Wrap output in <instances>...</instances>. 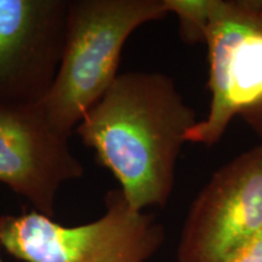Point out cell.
Instances as JSON below:
<instances>
[{"label":"cell","mask_w":262,"mask_h":262,"mask_svg":"<svg viewBox=\"0 0 262 262\" xmlns=\"http://www.w3.org/2000/svg\"><path fill=\"white\" fill-rule=\"evenodd\" d=\"M169 14H175L180 21V35L189 44L203 41L208 22L210 0H164Z\"/></svg>","instance_id":"8"},{"label":"cell","mask_w":262,"mask_h":262,"mask_svg":"<svg viewBox=\"0 0 262 262\" xmlns=\"http://www.w3.org/2000/svg\"><path fill=\"white\" fill-rule=\"evenodd\" d=\"M93 222L63 226L40 212L0 216V245L24 262H146L165 241L152 214L131 209L120 189Z\"/></svg>","instance_id":"3"},{"label":"cell","mask_w":262,"mask_h":262,"mask_svg":"<svg viewBox=\"0 0 262 262\" xmlns=\"http://www.w3.org/2000/svg\"><path fill=\"white\" fill-rule=\"evenodd\" d=\"M222 262H262V228L238 245Z\"/></svg>","instance_id":"9"},{"label":"cell","mask_w":262,"mask_h":262,"mask_svg":"<svg viewBox=\"0 0 262 262\" xmlns=\"http://www.w3.org/2000/svg\"><path fill=\"white\" fill-rule=\"evenodd\" d=\"M84 168L38 104H0V182L54 219L62 185L80 179Z\"/></svg>","instance_id":"7"},{"label":"cell","mask_w":262,"mask_h":262,"mask_svg":"<svg viewBox=\"0 0 262 262\" xmlns=\"http://www.w3.org/2000/svg\"><path fill=\"white\" fill-rule=\"evenodd\" d=\"M168 15L164 0H70L60 68L38 103L48 122L71 137L118 77L123 48L133 32Z\"/></svg>","instance_id":"2"},{"label":"cell","mask_w":262,"mask_h":262,"mask_svg":"<svg viewBox=\"0 0 262 262\" xmlns=\"http://www.w3.org/2000/svg\"><path fill=\"white\" fill-rule=\"evenodd\" d=\"M262 228V143L216 171L193 201L178 262H222Z\"/></svg>","instance_id":"5"},{"label":"cell","mask_w":262,"mask_h":262,"mask_svg":"<svg viewBox=\"0 0 262 262\" xmlns=\"http://www.w3.org/2000/svg\"><path fill=\"white\" fill-rule=\"evenodd\" d=\"M70 0H0V104L33 106L60 68Z\"/></svg>","instance_id":"6"},{"label":"cell","mask_w":262,"mask_h":262,"mask_svg":"<svg viewBox=\"0 0 262 262\" xmlns=\"http://www.w3.org/2000/svg\"><path fill=\"white\" fill-rule=\"evenodd\" d=\"M243 120L253 129L257 136L262 140V100L253 106L248 107L243 112L239 114Z\"/></svg>","instance_id":"10"},{"label":"cell","mask_w":262,"mask_h":262,"mask_svg":"<svg viewBox=\"0 0 262 262\" xmlns=\"http://www.w3.org/2000/svg\"><path fill=\"white\" fill-rule=\"evenodd\" d=\"M196 119L169 75L118 74L74 133L119 182L131 209L164 206L175 185L176 164Z\"/></svg>","instance_id":"1"},{"label":"cell","mask_w":262,"mask_h":262,"mask_svg":"<svg viewBox=\"0 0 262 262\" xmlns=\"http://www.w3.org/2000/svg\"><path fill=\"white\" fill-rule=\"evenodd\" d=\"M203 41L210 107L186 142L212 146L234 117L262 100V0H210Z\"/></svg>","instance_id":"4"},{"label":"cell","mask_w":262,"mask_h":262,"mask_svg":"<svg viewBox=\"0 0 262 262\" xmlns=\"http://www.w3.org/2000/svg\"><path fill=\"white\" fill-rule=\"evenodd\" d=\"M0 248H2V245H0ZM0 262H5V261L2 258V256H0Z\"/></svg>","instance_id":"11"}]
</instances>
